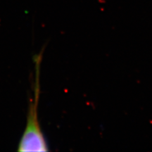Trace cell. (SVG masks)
<instances>
[{"mask_svg": "<svg viewBox=\"0 0 152 152\" xmlns=\"http://www.w3.org/2000/svg\"><path fill=\"white\" fill-rule=\"evenodd\" d=\"M36 80L34 95L28 105L25 130L18 146L19 151H48V146L38 120V104L40 95V68L42 53L34 56Z\"/></svg>", "mask_w": 152, "mask_h": 152, "instance_id": "1", "label": "cell"}]
</instances>
